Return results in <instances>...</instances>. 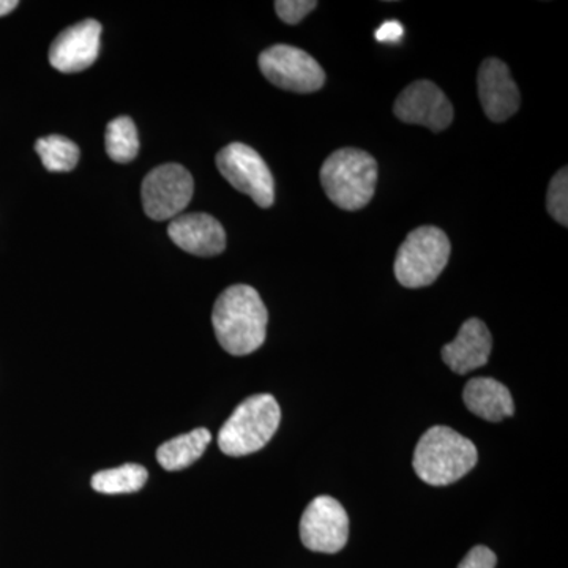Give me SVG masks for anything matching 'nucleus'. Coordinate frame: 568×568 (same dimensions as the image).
<instances>
[{"label": "nucleus", "instance_id": "6ab92c4d", "mask_svg": "<svg viewBox=\"0 0 568 568\" xmlns=\"http://www.w3.org/2000/svg\"><path fill=\"white\" fill-rule=\"evenodd\" d=\"M104 144L112 162L130 163L136 159L140 152V138L132 119L118 118L108 123Z\"/></svg>", "mask_w": 568, "mask_h": 568}, {"label": "nucleus", "instance_id": "39448f33", "mask_svg": "<svg viewBox=\"0 0 568 568\" xmlns=\"http://www.w3.org/2000/svg\"><path fill=\"white\" fill-rule=\"evenodd\" d=\"M447 234L436 226H422L407 234L395 260V276L409 290L429 286L439 278L450 257Z\"/></svg>", "mask_w": 568, "mask_h": 568}, {"label": "nucleus", "instance_id": "f257e3e1", "mask_svg": "<svg viewBox=\"0 0 568 568\" xmlns=\"http://www.w3.org/2000/svg\"><path fill=\"white\" fill-rule=\"evenodd\" d=\"M268 313L260 293L246 284L224 290L213 305L216 339L231 355H248L264 345Z\"/></svg>", "mask_w": 568, "mask_h": 568}, {"label": "nucleus", "instance_id": "1a4fd4ad", "mask_svg": "<svg viewBox=\"0 0 568 568\" xmlns=\"http://www.w3.org/2000/svg\"><path fill=\"white\" fill-rule=\"evenodd\" d=\"M349 518L345 507L331 496L310 503L301 519V538L310 551L335 555L346 547Z\"/></svg>", "mask_w": 568, "mask_h": 568}, {"label": "nucleus", "instance_id": "f8f14e48", "mask_svg": "<svg viewBox=\"0 0 568 568\" xmlns=\"http://www.w3.org/2000/svg\"><path fill=\"white\" fill-rule=\"evenodd\" d=\"M478 97L489 121L506 122L519 110L521 95L510 70L499 59H487L478 70Z\"/></svg>", "mask_w": 568, "mask_h": 568}, {"label": "nucleus", "instance_id": "f03ea898", "mask_svg": "<svg viewBox=\"0 0 568 568\" xmlns=\"http://www.w3.org/2000/svg\"><path fill=\"white\" fill-rule=\"evenodd\" d=\"M477 448L448 426H433L420 437L414 454V470L432 487H446L477 465Z\"/></svg>", "mask_w": 568, "mask_h": 568}, {"label": "nucleus", "instance_id": "423d86ee", "mask_svg": "<svg viewBox=\"0 0 568 568\" xmlns=\"http://www.w3.org/2000/svg\"><path fill=\"white\" fill-rule=\"evenodd\" d=\"M216 168L239 192L252 197L260 207L268 209L275 201L274 175L267 163L250 145L233 142L216 155Z\"/></svg>", "mask_w": 568, "mask_h": 568}, {"label": "nucleus", "instance_id": "f3484780", "mask_svg": "<svg viewBox=\"0 0 568 568\" xmlns=\"http://www.w3.org/2000/svg\"><path fill=\"white\" fill-rule=\"evenodd\" d=\"M149 474L145 467L126 463L115 469L100 470L92 477L91 485L103 495H129L144 488Z\"/></svg>", "mask_w": 568, "mask_h": 568}, {"label": "nucleus", "instance_id": "2eb2a0df", "mask_svg": "<svg viewBox=\"0 0 568 568\" xmlns=\"http://www.w3.org/2000/svg\"><path fill=\"white\" fill-rule=\"evenodd\" d=\"M463 399L470 413L488 422L514 416L515 406L508 388L491 377H474L466 384Z\"/></svg>", "mask_w": 568, "mask_h": 568}, {"label": "nucleus", "instance_id": "9d476101", "mask_svg": "<svg viewBox=\"0 0 568 568\" xmlns=\"http://www.w3.org/2000/svg\"><path fill=\"white\" fill-rule=\"evenodd\" d=\"M394 112L399 121L424 125L436 133L448 129L454 121V108L446 93L426 80L407 85L395 100Z\"/></svg>", "mask_w": 568, "mask_h": 568}, {"label": "nucleus", "instance_id": "ddd939ff", "mask_svg": "<svg viewBox=\"0 0 568 568\" xmlns=\"http://www.w3.org/2000/svg\"><path fill=\"white\" fill-rule=\"evenodd\" d=\"M168 234L179 248L194 256H216L226 248L222 223L207 213L179 215L168 227Z\"/></svg>", "mask_w": 568, "mask_h": 568}, {"label": "nucleus", "instance_id": "0eeeda50", "mask_svg": "<svg viewBox=\"0 0 568 568\" xmlns=\"http://www.w3.org/2000/svg\"><path fill=\"white\" fill-rule=\"evenodd\" d=\"M194 193L192 174L181 164L170 163L155 168L141 186V200L149 219L166 222L181 215Z\"/></svg>", "mask_w": 568, "mask_h": 568}, {"label": "nucleus", "instance_id": "a211bd4d", "mask_svg": "<svg viewBox=\"0 0 568 568\" xmlns=\"http://www.w3.org/2000/svg\"><path fill=\"white\" fill-rule=\"evenodd\" d=\"M36 151L43 166L51 173H69L80 162V148L61 134L40 138L36 142Z\"/></svg>", "mask_w": 568, "mask_h": 568}, {"label": "nucleus", "instance_id": "4468645a", "mask_svg": "<svg viewBox=\"0 0 568 568\" xmlns=\"http://www.w3.org/2000/svg\"><path fill=\"white\" fill-rule=\"evenodd\" d=\"M493 338L487 325L480 320H467L459 328L457 338L444 346L443 358L457 375H467L488 364Z\"/></svg>", "mask_w": 568, "mask_h": 568}, {"label": "nucleus", "instance_id": "7ed1b4c3", "mask_svg": "<svg viewBox=\"0 0 568 568\" xmlns=\"http://www.w3.org/2000/svg\"><path fill=\"white\" fill-rule=\"evenodd\" d=\"M321 183L336 207L349 212L361 211L375 194L376 160L361 149H339L321 168Z\"/></svg>", "mask_w": 568, "mask_h": 568}, {"label": "nucleus", "instance_id": "9b49d317", "mask_svg": "<svg viewBox=\"0 0 568 568\" xmlns=\"http://www.w3.org/2000/svg\"><path fill=\"white\" fill-rule=\"evenodd\" d=\"M102 24L95 20L78 22L65 29L50 50V63L61 73H80L95 63L100 54Z\"/></svg>", "mask_w": 568, "mask_h": 568}, {"label": "nucleus", "instance_id": "5701e85b", "mask_svg": "<svg viewBox=\"0 0 568 568\" xmlns=\"http://www.w3.org/2000/svg\"><path fill=\"white\" fill-rule=\"evenodd\" d=\"M403 37V26L398 21H387L376 31V40L384 43H398Z\"/></svg>", "mask_w": 568, "mask_h": 568}, {"label": "nucleus", "instance_id": "412c9836", "mask_svg": "<svg viewBox=\"0 0 568 568\" xmlns=\"http://www.w3.org/2000/svg\"><path fill=\"white\" fill-rule=\"evenodd\" d=\"M316 7L317 2L315 0H278V2H275V10L280 20L291 26L298 24Z\"/></svg>", "mask_w": 568, "mask_h": 568}, {"label": "nucleus", "instance_id": "20e7f679", "mask_svg": "<svg viewBox=\"0 0 568 568\" xmlns=\"http://www.w3.org/2000/svg\"><path fill=\"white\" fill-rule=\"evenodd\" d=\"M282 410L272 395L244 399L219 433V447L230 457H245L267 446L278 429Z\"/></svg>", "mask_w": 568, "mask_h": 568}, {"label": "nucleus", "instance_id": "aec40b11", "mask_svg": "<svg viewBox=\"0 0 568 568\" xmlns=\"http://www.w3.org/2000/svg\"><path fill=\"white\" fill-rule=\"evenodd\" d=\"M547 209L549 215L564 227L568 226V173L567 166L559 170L548 186Z\"/></svg>", "mask_w": 568, "mask_h": 568}, {"label": "nucleus", "instance_id": "4be33fe9", "mask_svg": "<svg viewBox=\"0 0 568 568\" xmlns=\"http://www.w3.org/2000/svg\"><path fill=\"white\" fill-rule=\"evenodd\" d=\"M496 555L487 547H476L467 552L458 568H495Z\"/></svg>", "mask_w": 568, "mask_h": 568}, {"label": "nucleus", "instance_id": "6e6552de", "mask_svg": "<svg viewBox=\"0 0 568 568\" xmlns=\"http://www.w3.org/2000/svg\"><path fill=\"white\" fill-rule=\"evenodd\" d=\"M257 63L264 77L283 91L312 93L320 91L325 82L323 67L316 59L290 44L268 48Z\"/></svg>", "mask_w": 568, "mask_h": 568}, {"label": "nucleus", "instance_id": "b1692460", "mask_svg": "<svg viewBox=\"0 0 568 568\" xmlns=\"http://www.w3.org/2000/svg\"><path fill=\"white\" fill-rule=\"evenodd\" d=\"M18 6H20V2H17V0H0V17L11 13Z\"/></svg>", "mask_w": 568, "mask_h": 568}, {"label": "nucleus", "instance_id": "dca6fc26", "mask_svg": "<svg viewBox=\"0 0 568 568\" xmlns=\"http://www.w3.org/2000/svg\"><path fill=\"white\" fill-rule=\"evenodd\" d=\"M211 440L212 435L209 429H193V432L174 437L160 446L156 450V459L163 469L171 470V473L186 469L203 457Z\"/></svg>", "mask_w": 568, "mask_h": 568}]
</instances>
